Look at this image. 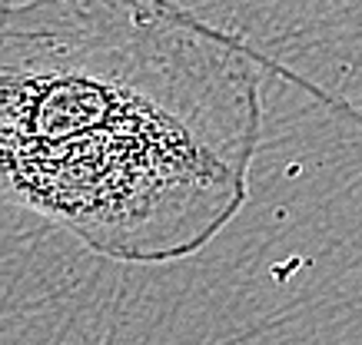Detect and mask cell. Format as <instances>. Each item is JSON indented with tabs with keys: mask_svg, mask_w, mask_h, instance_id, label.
<instances>
[{
	"mask_svg": "<svg viewBox=\"0 0 362 345\" xmlns=\"http://www.w3.org/2000/svg\"><path fill=\"white\" fill-rule=\"evenodd\" d=\"M256 60L176 0L0 4V202L117 262L199 253L250 200Z\"/></svg>",
	"mask_w": 362,
	"mask_h": 345,
	"instance_id": "6da1fadb",
	"label": "cell"
}]
</instances>
